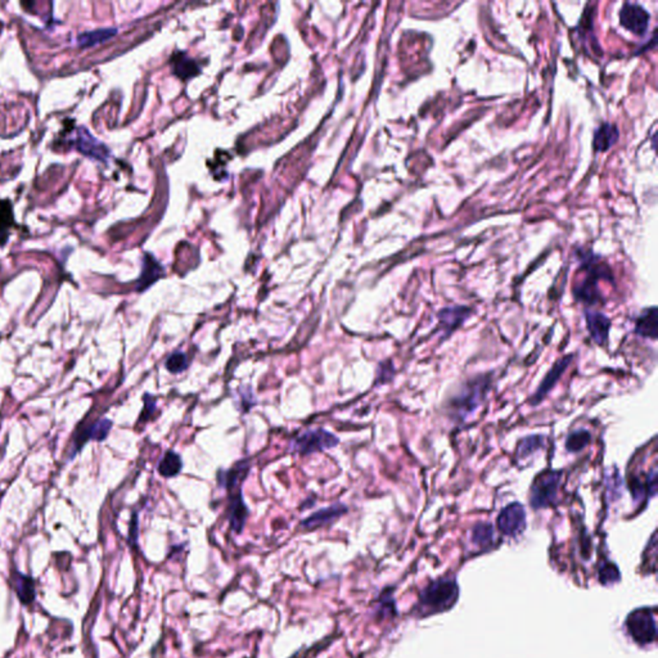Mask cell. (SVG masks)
Segmentation results:
<instances>
[{"mask_svg":"<svg viewBox=\"0 0 658 658\" xmlns=\"http://www.w3.org/2000/svg\"><path fill=\"white\" fill-rule=\"evenodd\" d=\"M154 410H156V400L153 399L151 395L145 393V409H143L142 414H140V421H147L148 418L152 416L153 411H154Z\"/></svg>","mask_w":658,"mask_h":658,"instance_id":"obj_28","label":"cell"},{"mask_svg":"<svg viewBox=\"0 0 658 658\" xmlns=\"http://www.w3.org/2000/svg\"><path fill=\"white\" fill-rule=\"evenodd\" d=\"M182 468H183V460H182L180 455L177 454L175 451L169 450L161 459L160 465H159V472H160L161 476H163L166 478H171V477H175V476L180 474Z\"/></svg>","mask_w":658,"mask_h":658,"instance_id":"obj_21","label":"cell"},{"mask_svg":"<svg viewBox=\"0 0 658 658\" xmlns=\"http://www.w3.org/2000/svg\"><path fill=\"white\" fill-rule=\"evenodd\" d=\"M249 469V463L247 462H241L229 471H219L217 472V482H219L220 486H223L225 489H233L238 482L243 480V477L247 474Z\"/></svg>","mask_w":658,"mask_h":658,"instance_id":"obj_19","label":"cell"},{"mask_svg":"<svg viewBox=\"0 0 658 658\" xmlns=\"http://www.w3.org/2000/svg\"><path fill=\"white\" fill-rule=\"evenodd\" d=\"M458 589L455 583L440 580L430 586L422 597L425 606L432 608V612L441 611L451 606L457 598Z\"/></svg>","mask_w":658,"mask_h":658,"instance_id":"obj_6","label":"cell"},{"mask_svg":"<svg viewBox=\"0 0 658 658\" xmlns=\"http://www.w3.org/2000/svg\"><path fill=\"white\" fill-rule=\"evenodd\" d=\"M78 148H79L84 154L90 156V157H94V159H98V160H103L105 156L108 154V151H107V148H105V145H102V143H99V142H96V139L92 137L85 129H80V130H79V136H78Z\"/></svg>","mask_w":658,"mask_h":658,"instance_id":"obj_16","label":"cell"},{"mask_svg":"<svg viewBox=\"0 0 658 658\" xmlns=\"http://www.w3.org/2000/svg\"><path fill=\"white\" fill-rule=\"evenodd\" d=\"M393 364H391L390 361H388L387 364H386V363H381V364H379V367H378L377 383H385V382H388V381L393 378Z\"/></svg>","mask_w":658,"mask_h":658,"instance_id":"obj_27","label":"cell"},{"mask_svg":"<svg viewBox=\"0 0 658 658\" xmlns=\"http://www.w3.org/2000/svg\"><path fill=\"white\" fill-rule=\"evenodd\" d=\"M561 480V471H546L539 474L531 486L530 506L534 509H541L554 504Z\"/></svg>","mask_w":658,"mask_h":658,"instance_id":"obj_2","label":"cell"},{"mask_svg":"<svg viewBox=\"0 0 658 658\" xmlns=\"http://www.w3.org/2000/svg\"><path fill=\"white\" fill-rule=\"evenodd\" d=\"M249 508L243 500V495L241 491H238L234 497H232L231 506H229V522H231L232 530L235 534H241L243 531L246 521L249 518Z\"/></svg>","mask_w":658,"mask_h":658,"instance_id":"obj_14","label":"cell"},{"mask_svg":"<svg viewBox=\"0 0 658 658\" xmlns=\"http://www.w3.org/2000/svg\"><path fill=\"white\" fill-rule=\"evenodd\" d=\"M585 269L587 275L575 287L573 295L580 302H584L587 305H594L601 298L598 282L599 279L611 278L610 270L607 266H602L601 264L590 263V261H586Z\"/></svg>","mask_w":658,"mask_h":658,"instance_id":"obj_3","label":"cell"},{"mask_svg":"<svg viewBox=\"0 0 658 658\" xmlns=\"http://www.w3.org/2000/svg\"><path fill=\"white\" fill-rule=\"evenodd\" d=\"M471 309L466 306H449L441 309L437 314V318L445 337H449L458 328H460L471 316Z\"/></svg>","mask_w":658,"mask_h":658,"instance_id":"obj_10","label":"cell"},{"mask_svg":"<svg viewBox=\"0 0 658 658\" xmlns=\"http://www.w3.org/2000/svg\"><path fill=\"white\" fill-rule=\"evenodd\" d=\"M592 441V434L586 430H578L575 431L567 437L566 440V449L569 453H578L581 450L585 449L586 446Z\"/></svg>","mask_w":658,"mask_h":658,"instance_id":"obj_24","label":"cell"},{"mask_svg":"<svg viewBox=\"0 0 658 658\" xmlns=\"http://www.w3.org/2000/svg\"><path fill=\"white\" fill-rule=\"evenodd\" d=\"M188 364H189L188 356L182 351H175V353H171L165 361L166 370H169L170 373H173V374H179V373L184 372L188 368Z\"/></svg>","mask_w":658,"mask_h":658,"instance_id":"obj_25","label":"cell"},{"mask_svg":"<svg viewBox=\"0 0 658 658\" xmlns=\"http://www.w3.org/2000/svg\"><path fill=\"white\" fill-rule=\"evenodd\" d=\"M618 129L613 124H602L595 130L593 147L597 152H607L617 143Z\"/></svg>","mask_w":658,"mask_h":658,"instance_id":"obj_15","label":"cell"},{"mask_svg":"<svg viewBox=\"0 0 658 658\" xmlns=\"http://www.w3.org/2000/svg\"><path fill=\"white\" fill-rule=\"evenodd\" d=\"M635 333L644 338L656 339L658 335L657 307L645 309L635 321Z\"/></svg>","mask_w":658,"mask_h":658,"instance_id":"obj_13","label":"cell"},{"mask_svg":"<svg viewBox=\"0 0 658 658\" xmlns=\"http://www.w3.org/2000/svg\"><path fill=\"white\" fill-rule=\"evenodd\" d=\"M586 327L592 338L599 346L606 345L610 336L611 321L608 316L598 312H585Z\"/></svg>","mask_w":658,"mask_h":658,"instance_id":"obj_12","label":"cell"},{"mask_svg":"<svg viewBox=\"0 0 658 658\" xmlns=\"http://www.w3.org/2000/svg\"><path fill=\"white\" fill-rule=\"evenodd\" d=\"M347 512V506L341 503H336L332 506L323 508L318 512H314L312 516H309L304 521L301 522L302 527L306 530H316L323 526H327L329 523L336 521L341 516Z\"/></svg>","mask_w":658,"mask_h":658,"instance_id":"obj_11","label":"cell"},{"mask_svg":"<svg viewBox=\"0 0 658 658\" xmlns=\"http://www.w3.org/2000/svg\"><path fill=\"white\" fill-rule=\"evenodd\" d=\"M543 444H544L543 436H529V437H525L523 440L520 441L518 446H517L516 458H517L518 460H521V459H526V458L530 457L535 451H538V450L543 448Z\"/></svg>","mask_w":658,"mask_h":658,"instance_id":"obj_23","label":"cell"},{"mask_svg":"<svg viewBox=\"0 0 658 658\" xmlns=\"http://www.w3.org/2000/svg\"><path fill=\"white\" fill-rule=\"evenodd\" d=\"M491 382L488 376H480L467 382L450 402V409L453 410L454 416L460 421L472 416L485 400Z\"/></svg>","mask_w":658,"mask_h":658,"instance_id":"obj_1","label":"cell"},{"mask_svg":"<svg viewBox=\"0 0 658 658\" xmlns=\"http://www.w3.org/2000/svg\"><path fill=\"white\" fill-rule=\"evenodd\" d=\"M627 631L635 642L648 644L655 642L657 636V620L656 610L642 608L636 610L627 617Z\"/></svg>","mask_w":658,"mask_h":658,"instance_id":"obj_4","label":"cell"},{"mask_svg":"<svg viewBox=\"0 0 658 658\" xmlns=\"http://www.w3.org/2000/svg\"><path fill=\"white\" fill-rule=\"evenodd\" d=\"M339 444L337 436L324 428L309 430L300 434L292 444V450L301 455H310L324 450L332 449Z\"/></svg>","mask_w":658,"mask_h":658,"instance_id":"obj_5","label":"cell"},{"mask_svg":"<svg viewBox=\"0 0 658 658\" xmlns=\"http://www.w3.org/2000/svg\"><path fill=\"white\" fill-rule=\"evenodd\" d=\"M111 428H112V422L110 419L98 421L94 425H92L87 430H84L82 434H80V437H76V448L79 449L81 445H84L88 440L103 441L107 439Z\"/></svg>","mask_w":658,"mask_h":658,"instance_id":"obj_17","label":"cell"},{"mask_svg":"<svg viewBox=\"0 0 658 658\" xmlns=\"http://www.w3.org/2000/svg\"><path fill=\"white\" fill-rule=\"evenodd\" d=\"M13 585L16 589L20 601L24 604H30L35 599V584L34 580L21 573H16L13 578Z\"/></svg>","mask_w":658,"mask_h":658,"instance_id":"obj_22","label":"cell"},{"mask_svg":"<svg viewBox=\"0 0 658 658\" xmlns=\"http://www.w3.org/2000/svg\"><path fill=\"white\" fill-rule=\"evenodd\" d=\"M492 540V527L489 523H478L474 529V541L478 546H486Z\"/></svg>","mask_w":658,"mask_h":658,"instance_id":"obj_26","label":"cell"},{"mask_svg":"<svg viewBox=\"0 0 658 658\" xmlns=\"http://www.w3.org/2000/svg\"><path fill=\"white\" fill-rule=\"evenodd\" d=\"M650 13L639 4L625 3L620 10V24L635 35H644L648 30Z\"/></svg>","mask_w":658,"mask_h":658,"instance_id":"obj_8","label":"cell"},{"mask_svg":"<svg viewBox=\"0 0 658 658\" xmlns=\"http://www.w3.org/2000/svg\"><path fill=\"white\" fill-rule=\"evenodd\" d=\"M116 29H101L96 31L84 32L78 36V45L80 48H90L101 43L110 41L116 35Z\"/></svg>","mask_w":658,"mask_h":658,"instance_id":"obj_20","label":"cell"},{"mask_svg":"<svg viewBox=\"0 0 658 658\" xmlns=\"http://www.w3.org/2000/svg\"><path fill=\"white\" fill-rule=\"evenodd\" d=\"M498 529L506 536H516L521 534L526 525V512L520 503L506 506L499 514Z\"/></svg>","mask_w":658,"mask_h":658,"instance_id":"obj_7","label":"cell"},{"mask_svg":"<svg viewBox=\"0 0 658 658\" xmlns=\"http://www.w3.org/2000/svg\"><path fill=\"white\" fill-rule=\"evenodd\" d=\"M162 275H163V269L160 265V263H157L152 256L147 255L145 263H143L142 275L138 281V291L142 292V291L148 288L149 286H152L154 282L160 279V277H162Z\"/></svg>","mask_w":658,"mask_h":658,"instance_id":"obj_18","label":"cell"},{"mask_svg":"<svg viewBox=\"0 0 658 658\" xmlns=\"http://www.w3.org/2000/svg\"><path fill=\"white\" fill-rule=\"evenodd\" d=\"M572 359H573V355H567V356H563L562 359H560L557 363H554L552 370L546 373V377L541 381V383L539 385L536 393H534L532 397H531L530 404L532 407H535V405H538V404L543 402L546 399V395L553 390L554 386L557 385L558 381L562 377L564 370L569 368Z\"/></svg>","mask_w":658,"mask_h":658,"instance_id":"obj_9","label":"cell"}]
</instances>
